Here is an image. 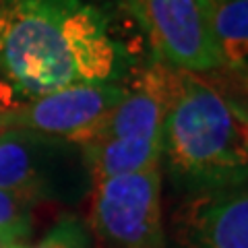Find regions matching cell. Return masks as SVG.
Returning <instances> with one entry per match:
<instances>
[{"mask_svg":"<svg viewBox=\"0 0 248 248\" xmlns=\"http://www.w3.org/2000/svg\"><path fill=\"white\" fill-rule=\"evenodd\" d=\"M0 188L31 203L77 205L93 188L81 145L29 130H0Z\"/></svg>","mask_w":248,"mask_h":248,"instance_id":"3","label":"cell"},{"mask_svg":"<svg viewBox=\"0 0 248 248\" xmlns=\"http://www.w3.org/2000/svg\"><path fill=\"white\" fill-rule=\"evenodd\" d=\"M25 248H93L91 232L79 215H62L40 238V242Z\"/></svg>","mask_w":248,"mask_h":248,"instance_id":"12","label":"cell"},{"mask_svg":"<svg viewBox=\"0 0 248 248\" xmlns=\"http://www.w3.org/2000/svg\"><path fill=\"white\" fill-rule=\"evenodd\" d=\"M172 248H248V182L186 197L172 221Z\"/></svg>","mask_w":248,"mask_h":248,"instance_id":"7","label":"cell"},{"mask_svg":"<svg viewBox=\"0 0 248 248\" xmlns=\"http://www.w3.org/2000/svg\"><path fill=\"white\" fill-rule=\"evenodd\" d=\"M128 6L157 62L192 75L221 71L207 0H128Z\"/></svg>","mask_w":248,"mask_h":248,"instance_id":"5","label":"cell"},{"mask_svg":"<svg viewBox=\"0 0 248 248\" xmlns=\"http://www.w3.org/2000/svg\"><path fill=\"white\" fill-rule=\"evenodd\" d=\"M230 81H213L215 87L219 89L223 99L230 106V112L234 114V118L238 122L240 135L244 139V145L248 149V75H234L230 73Z\"/></svg>","mask_w":248,"mask_h":248,"instance_id":"13","label":"cell"},{"mask_svg":"<svg viewBox=\"0 0 248 248\" xmlns=\"http://www.w3.org/2000/svg\"><path fill=\"white\" fill-rule=\"evenodd\" d=\"M89 228L104 248H170L161 168L93 182Z\"/></svg>","mask_w":248,"mask_h":248,"instance_id":"4","label":"cell"},{"mask_svg":"<svg viewBox=\"0 0 248 248\" xmlns=\"http://www.w3.org/2000/svg\"><path fill=\"white\" fill-rule=\"evenodd\" d=\"M91 180L139 174L161 168V141H91L81 145Z\"/></svg>","mask_w":248,"mask_h":248,"instance_id":"9","label":"cell"},{"mask_svg":"<svg viewBox=\"0 0 248 248\" xmlns=\"http://www.w3.org/2000/svg\"><path fill=\"white\" fill-rule=\"evenodd\" d=\"M221 71L248 75V0H207Z\"/></svg>","mask_w":248,"mask_h":248,"instance_id":"10","label":"cell"},{"mask_svg":"<svg viewBox=\"0 0 248 248\" xmlns=\"http://www.w3.org/2000/svg\"><path fill=\"white\" fill-rule=\"evenodd\" d=\"M161 164L184 199L248 182V149L238 122L215 83L203 75L174 73Z\"/></svg>","mask_w":248,"mask_h":248,"instance_id":"2","label":"cell"},{"mask_svg":"<svg viewBox=\"0 0 248 248\" xmlns=\"http://www.w3.org/2000/svg\"><path fill=\"white\" fill-rule=\"evenodd\" d=\"M33 207L29 199L0 188V236L25 244L33 230Z\"/></svg>","mask_w":248,"mask_h":248,"instance_id":"11","label":"cell"},{"mask_svg":"<svg viewBox=\"0 0 248 248\" xmlns=\"http://www.w3.org/2000/svg\"><path fill=\"white\" fill-rule=\"evenodd\" d=\"M27 244L17 242V240H9V238H2L0 236V248H25Z\"/></svg>","mask_w":248,"mask_h":248,"instance_id":"14","label":"cell"},{"mask_svg":"<svg viewBox=\"0 0 248 248\" xmlns=\"http://www.w3.org/2000/svg\"><path fill=\"white\" fill-rule=\"evenodd\" d=\"M126 91V83H97L46 93L13 108H0V130H29L83 145Z\"/></svg>","mask_w":248,"mask_h":248,"instance_id":"6","label":"cell"},{"mask_svg":"<svg viewBox=\"0 0 248 248\" xmlns=\"http://www.w3.org/2000/svg\"><path fill=\"white\" fill-rule=\"evenodd\" d=\"M174 68L157 60L149 62L87 143L114 139L161 141L166 112L174 91Z\"/></svg>","mask_w":248,"mask_h":248,"instance_id":"8","label":"cell"},{"mask_svg":"<svg viewBox=\"0 0 248 248\" xmlns=\"http://www.w3.org/2000/svg\"><path fill=\"white\" fill-rule=\"evenodd\" d=\"M137 60L87 0H0V81L21 102L73 85L124 83Z\"/></svg>","mask_w":248,"mask_h":248,"instance_id":"1","label":"cell"}]
</instances>
